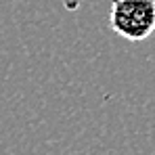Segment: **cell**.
<instances>
[{
    "instance_id": "2",
    "label": "cell",
    "mask_w": 155,
    "mask_h": 155,
    "mask_svg": "<svg viewBox=\"0 0 155 155\" xmlns=\"http://www.w3.org/2000/svg\"><path fill=\"white\" fill-rule=\"evenodd\" d=\"M80 2L82 0H65V8L67 11H76L78 6H80Z\"/></svg>"
},
{
    "instance_id": "1",
    "label": "cell",
    "mask_w": 155,
    "mask_h": 155,
    "mask_svg": "<svg viewBox=\"0 0 155 155\" xmlns=\"http://www.w3.org/2000/svg\"><path fill=\"white\" fill-rule=\"evenodd\" d=\"M109 27L130 42L147 40L155 31V0H111Z\"/></svg>"
}]
</instances>
